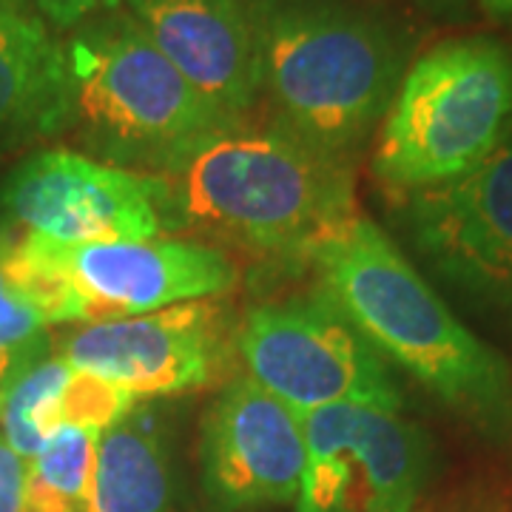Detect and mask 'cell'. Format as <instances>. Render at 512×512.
I'll return each mask as SVG.
<instances>
[{"label":"cell","instance_id":"1","mask_svg":"<svg viewBox=\"0 0 512 512\" xmlns=\"http://www.w3.org/2000/svg\"><path fill=\"white\" fill-rule=\"evenodd\" d=\"M319 293L376 348L476 430L512 433V370L467 328L402 248L353 214L308 256Z\"/></svg>","mask_w":512,"mask_h":512},{"label":"cell","instance_id":"2","mask_svg":"<svg viewBox=\"0 0 512 512\" xmlns=\"http://www.w3.org/2000/svg\"><path fill=\"white\" fill-rule=\"evenodd\" d=\"M254 29L276 126L353 163L402 83V37L353 0H254Z\"/></svg>","mask_w":512,"mask_h":512},{"label":"cell","instance_id":"3","mask_svg":"<svg viewBox=\"0 0 512 512\" xmlns=\"http://www.w3.org/2000/svg\"><path fill=\"white\" fill-rule=\"evenodd\" d=\"M165 180L180 231L296 262H308L330 231L359 214L353 163L276 123L225 126Z\"/></svg>","mask_w":512,"mask_h":512},{"label":"cell","instance_id":"4","mask_svg":"<svg viewBox=\"0 0 512 512\" xmlns=\"http://www.w3.org/2000/svg\"><path fill=\"white\" fill-rule=\"evenodd\" d=\"M66 60L69 128L103 163L171 177L205 140L237 123L177 72L128 12L80 23Z\"/></svg>","mask_w":512,"mask_h":512},{"label":"cell","instance_id":"5","mask_svg":"<svg viewBox=\"0 0 512 512\" xmlns=\"http://www.w3.org/2000/svg\"><path fill=\"white\" fill-rule=\"evenodd\" d=\"M512 134V49L490 35L441 40L404 69L379 126L376 180L393 194L461 180Z\"/></svg>","mask_w":512,"mask_h":512},{"label":"cell","instance_id":"6","mask_svg":"<svg viewBox=\"0 0 512 512\" xmlns=\"http://www.w3.org/2000/svg\"><path fill=\"white\" fill-rule=\"evenodd\" d=\"M237 356L299 416L339 404L402 410L387 362L319 291L254 305L237 325Z\"/></svg>","mask_w":512,"mask_h":512},{"label":"cell","instance_id":"7","mask_svg":"<svg viewBox=\"0 0 512 512\" xmlns=\"http://www.w3.org/2000/svg\"><path fill=\"white\" fill-rule=\"evenodd\" d=\"M0 214L26 234L80 242H140L180 231L171 185L69 148L26 157L0 183Z\"/></svg>","mask_w":512,"mask_h":512},{"label":"cell","instance_id":"8","mask_svg":"<svg viewBox=\"0 0 512 512\" xmlns=\"http://www.w3.org/2000/svg\"><path fill=\"white\" fill-rule=\"evenodd\" d=\"M396 208L421 262L512 328V134L476 171L402 194Z\"/></svg>","mask_w":512,"mask_h":512},{"label":"cell","instance_id":"9","mask_svg":"<svg viewBox=\"0 0 512 512\" xmlns=\"http://www.w3.org/2000/svg\"><path fill=\"white\" fill-rule=\"evenodd\" d=\"M305 419L299 512H413L430 444L402 410L339 404Z\"/></svg>","mask_w":512,"mask_h":512},{"label":"cell","instance_id":"10","mask_svg":"<svg viewBox=\"0 0 512 512\" xmlns=\"http://www.w3.org/2000/svg\"><path fill=\"white\" fill-rule=\"evenodd\" d=\"M237 353V322L214 302H183L163 311L92 322L60 342V359L123 384L137 399L180 396L228 376Z\"/></svg>","mask_w":512,"mask_h":512},{"label":"cell","instance_id":"11","mask_svg":"<svg viewBox=\"0 0 512 512\" xmlns=\"http://www.w3.org/2000/svg\"><path fill=\"white\" fill-rule=\"evenodd\" d=\"M46 248L72 285L80 322L86 325L217 299L234 291L239 282V268L231 256L217 245L194 239L80 245L46 239Z\"/></svg>","mask_w":512,"mask_h":512},{"label":"cell","instance_id":"12","mask_svg":"<svg viewBox=\"0 0 512 512\" xmlns=\"http://www.w3.org/2000/svg\"><path fill=\"white\" fill-rule=\"evenodd\" d=\"M305 458V419L248 373L228 379L202 416V487L217 510L291 504Z\"/></svg>","mask_w":512,"mask_h":512},{"label":"cell","instance_id":"13","mask_svg":"<svg viewBox=\"0 0 512 512\" xmlns=\"http://www.w3.org/2000/svg\"><path fill=\"white\" fill-rule=\"evenodd\" d=\"M126 12L191 86L245 120L259 97L254 0H126Z\"/></svg>","mask_w":512,"mask_h":512},{"label":"cell","instance_id":"14","mask_svg":"<svg viewBox=\"0 0 512 512\" xmlns=\"http://www.w3.org/2000/svg\"><path fill=\"white\" fill-rule=\"evenodd\" d=\"M72 126L66 46L29 0H0V148Z\"/></svg>","mask_w":512,"mask_h":512},{"label":"cell","instance_id":"15","mask_svg":"<svg viewBox=\"0 0 512 512\" xmlns=\"http://www.w3.org/2000/svg\"><path fill=\"white\" fill-rule=\"evenodd\" d=\"M168 498L171 461L163 419L151 404H137L97 436L86 512H165Z\"/></svg>","mask_w":512,"mask_h":512},{"label":"cell","instance_id":"16","mask_svg":"<svg viewBox=\"0 0 512 512\" xmlns=\"http://www.w3.org/2000/svg\"><path fill=\"white\" fill-rule=\"evenodd\" d=\"M97 433L60 427L23 478V512H86Z\"/></svg>","mask_w":512,"mask_h":512},{"label":"cell","instance_id":"17","mask_svg":"<svg viewBox=\"0 0 512 512\" xmlns=\"http://www.w3.org/2000/svg\"><path fill=\"white\" fill-rule=\"evenodd\" d=\"M69 376L72 367L60 356H46L0 402V436L23 461H32L60 430L57 410Z\"/></svg>","mask_w":512,"mask_h":512},{"label":"cell","instance_id":"18","mask_svg":"<svg viewBox=\"0 0 512 512\" xmlns=\"http://www.w3.org/2000/svg\"><path fill=\"white\" fill-rule=\"evenodd\" d=\"M49 356L43 316L23 299L0 268V402L37 362Z\"/></svg>","mask_w":512,"mask_h":512},{"label":"cell","instance_id":"19","mask_svg":"<svg viewBox=\"0 0 512 512\" xmlns=\"http://www.w3.org/2000/svg\"><path fill=\"white\" fill-rule=\"evenodd\" d=\"M137 404L140 399L123 384L109 382L86 370H72L60 396L57 419H60V427H80L100 436L111 424L126 419Z\"/></svg>","mask_w":512,"mask_h":512},{"label":"cell","instance_id":"20","mask_svg":"<svg viewBox=\"0 0 512 512\" xmlns=\"http://www.w3.org/2000/svg\"><path fill=\"white\" fill-rule=\"evenodd\" d=\"M43 18L57 29H72L86 20L114 12L123 0H29Z\"/></svg>","mask_w":512,"mask_h":512},{"label":"cell","instance_id":"21","mask_svg":"<svg viewBox=\"0 0 512 512\" xmlns=\"http://www.w3.org/2000/svg\"><path fill=\"white\" fill-rule=\"evenodd\" d=\"M26 461L0 436V512H23Z\"/></svg>","mask_w":512,"mask_h":512},{"label":"cell","instance_id":"22","mask_svg":"<svg viewBox=\"0 0 512 512\" xmlns=\"http://www.w3.org/2000/svg\"><path fill=\"white\" fill-rule=\"evenodd\" d=\"M478 6L498 20H512V0H478Z\"/></svg>","mask_w":512,"mask_h":512},{"label":"cell","instance_id":"23","mask_svg":"<svg viewBox=\"0 0 512 512\" xmlns=\"http://www.w3.org/2000/svg\"><path fill=\"white\" fill-rule=\"evenodd\" d=\"M12 228H15V225L0 214V254H3V251H9V248H12V242H15V231H12Z\"/></svg>","mask_w":512,"mask_h":512},{"label":"cell","instance_id":"24","mask_svg":"<svg viewBox=\"0 0 512 512\" xmlns=\"http://www.w3.org/2000/svg\"><path fill=\"white\" fill-rule=\"evenodd\" d=\"M421 3H433V6H453L458 0H421Z\"/></svg>","mask_w":512,"mask_h":512}]
</instances>
